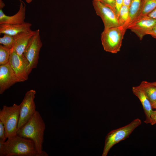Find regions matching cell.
<instances>
[{
  "label": "cell",
  "instance_id": "32",
  "mask_svg": "<svg viewBox=\"0 0 156 156\" xmlns=\"http://www.w3.org/2000/svg\"><path fill=\"white\" fill-rule=\"evenodd\" d=\"M25 1L28 3H30L31 2L32 0H25Z\"/></svg>",
  "mask_w": 156,
  "mask_h": 156
},
{
  "label": "cell",
  "instance_id": "11",
  "mask_svg": "<svg viewBox=\"0 0 156 156\" xmlns=\"http://www.w3.org/2000/svg\"><path fill=\"white\" fill-rule=\"evenodd\" d=\"M19 82L9 63L0 66V94Z\"/></svg>",
  "mask_w": 156,
  "mask_h": 156
},
{
  "label": "cell",
  "instance_id": "14",
  "mask_svg": "<svg viewBox=\"0 0 156 156\" xmlns=\"http://www.w3.org/2000/svg\"><path fill=\"white\" fill-rule=\"evenodd\" d=\"M35 31L24 32L15 36V38L12 49L22 57L30 39L35 34Z\"/></svg>",
  "mask_w": 156,
  "mask_h": 156
},
{
  "label": "cell",
  "instance_id": "17",
  "mask_svg": "<svg viewBox=\"0 0 156 156\" xmlns=\"http://www.w3.org/2000/svg\"><path fill=\"white\" fill-rule=\"evenodd\" d=\"M156 8V0H142L140 11L135 20L147 16Z\"/></svg>",
  "mask_w": 156,
  "mask_h": 156
},
{
  "label": "cell",
  "instance_id": "1",
  "mask_svg": "<svg viewBox=\"0 0 156 156\" xmlns=\"http://www.w3.org/2000/svg\"><path fill=\"white\" fill-rule=\"evenodd\" d=\"M45 123L39 112L36 111L29 120L18 129L16 135L30 139L34 142L37 152L42 156H48V154L43 151Z\"/></svg>",
  "mask_w": 156,
  "mask_h": 156
},
{
  "label": "cell",
  "instance_id": "15",
  "mask_svg": "<svg viewBox=\"0 0 156 156\" xmlns=\"http://www.w3.org/2000/svg\"><path fill=\"white\" fill-rule=\"evenodd\" d=\"M31 23L25 22L21 24H0V34L15 36L22 32L31 31Z\"/></svg>",
  "mask_w": 156,
  "mask_h": 156
},
{
  "label": "cell",
  "instance_id": "23",
  "mask_svg": "<svg viewBox=\"0 0 156 156\" xmlns=\"http://www.w3.org/2000/svg\"><path fill=\"white\" fill-rule=\"evenodd\" d=\"M111 8L116 13L115 0H99Z\"/></svg>",
  "mask_w": 156,
  "mask_h": 156
},
{
  "label": "cell",
  "instance_id": "10",
  "mask_svg": "<svg viewBox=\"0 0 156 156\" xmlns=\"http://www.w3.org/2000/svg\"><path fill=\"white\" fill-rule=\"evenodd\" d=\"M156 25V20L148 16L136 19L130 24L127 29L134 33L140 40Z\"/></svg>",
  "mask_w": 156,
  "mask_h": 156
},
{
  "label": "cell",
  "instance_id": "8",
  "mask_svg": "<svg viewBox=\"0 0 156 156\" xmlns=\"http://www.w3.org/2000/svg\"><path fill=\"white\" fill-rule=\"evenodd\" d=\"M92 4L97 15L103 21L104 29L119 26L118 16L111 8L99 0H93Z\"/></svg>",
  "mask_w": 156,
  "mask_h": 156
},
{
  "label": "cell",
  "instance_id": "6",
  "mask_svg": "<svg viewBox=\"0 0 156 156\" xmlns=\"http://www.w3.org/2000/svg\"><path fill=\"white\" fill-rule=\"evenodd\" d=\"M42 45L40 34V30L38 29L35 31V34L30 39L23 54L29 63V75L33 69L37 67L39 53Z\"/></svg>",
  "mask_w": 156,
  "mask_h": 156
},
{
  "label": "cell",
  "instance_id": "13",
  "mask_svg": "<svg viewBox=\"0 0 156 156\" xmlns=\"http://www.w3.org/2000/svg\"><path fill=\"white\" fill-rule=\"evenodd\" d=\"M20 4L18 11L15 14L11 16L5 15L2 9H0V24H17L25 22L26 4L21 0H19Z\"/></svg>",
  "mask_w": 156,
  "mask_h": 156
},
{
  "label": "cell",
  "instance_id": "4",
  "mask_svg": "<svg viewBox=\"0 0 156 156\" xmlns=\"http://www.w3.org/2000/svg\"><path fill=\"white\" fill-rule=\"evenodd\" d=\"M141 123V120L137 118L124 126L110 131L106 136L102 156H106L110 150L114 145L128 138Z\"/></svg>",
  "mask_w": 156,
  "mask_h": 156
},
{
  "label": "cell",
  "instance_id": "2",
  "mask_svg": "<svg viewBox=\"0 0 156 156\" xmlns=\"http://www.w3.org/2000/svg\"><path fill=\"white\" fill-rule=\"evenodd\" d=\"M0 156H42L31 140L16 135L5 142L0 141Z\"/></svg>",
  "mask_w": 156,
  "mask_h": 156
},
{
  "label": "cell",
  "instance_id": "7",
  "mask_svg": "<svg viewBox=\"0 0 156 156\" xmlns=\"http://www.w3.org/2000/svg\"><path fill=\"white\" fill-rule=\"evenodd\" d=\"M36 93V91L34 90L27 91L20 105V114L17 130L25 124L36 111L34 101Z\"/></svg>",
  "mask_w": 156,
  "mask_h": 156
},
{
  "label": "cell",
  "instance_id": "19",
  "mask_svg": "<svg viewBox=\"0 0 156 156\" xmlns=\"http://www.w3.org/2000/svg\"><path fill=\"white\" fill-rule=\"evenodd\" d=\"M129 15V7L122 5L121 7L118 17L119 26H123L127 21Z\"/></svg>",
  "mask_w": 156,
  "mask_h": 156
},
{
  "label": "cell",
  "instance_id": "12",
  "mask_svg": "<svg viewBox=\"0 0 156 156\" xmlns=\"http://www.w3.org/2000/svg\"><path fill=\"white\" fill-rule=\"evenodd\" d=\"M132 91L133 94L139 99L142 105L145 115L144 122L151 124V115L153 111L151 101L140 85L133 87Z\"/></svg>",
  "mask_w": 156,
  "mask_h": 156
},
{
  "label": "cell",
  "instance_id": "26",
  "mask_svg": "<svg viewBox=\"0 0 156 156\" xmlns=\"http://www.w3.org/2000/svg\"><path fill=\"white\" fill-rule=\"evenodd\" d=\"M147 35H151L153 37L156 39V25L147 34Z\"/></svg>",
  "mask_w": 156,
  "mask_h": 156
},
{
  "label": "cell",
  "instance_id": "9",
  "mask_svg": "<svg viewBox=\"0 0 156 156\" xmlns=\"http://www.w3.org/2000/svg\"><path fill=\"white\" fill-rule=\"evenodd\" d=\"M9 64L19 82L27 80L28 78L29 63L23 55H19L13 49H11Z\"/></svg>",
  "mask_w": 156,
  "mask_h": 156
},
{
  "label": "cell",
  "instance_id": "16",
  "mask_svg": "<svg viewBox=\"0 0 156 156\" xmlns=\"http://www.w3.org/2000/svg\"><path fill=\"white\" fill-rule=\"evenodd\" d=\"M142 0H131L129 7V15L128 19L122 26L126 31L128 26L134 21L140 11Z\"/></svg>",
  "mask_w": 156,
  "mask_h": 156
},
{
  "label": "cell",
  "instance_id": "25",
  "mask_svg": "<svg viewBox=\"0 0 156 156\" xmlns=\"http://www.w3.org/2000/svg\"><path fill=\"white\" fill-rule=\"evenodd\" d=\"M151 123L152 125L156 124V109L153 110L151 117Z\"/></svg>",
  "mask_w": 156,
  "mask_h": 156
},
{
  "label": "cell",
  "instance_id": "28",
  "mask_svg": "<svg viewBox=\"0 0 156 156\" xmlns=\"http://www.w3.org/2000/svg\"><path fill=\"white\" fill-rule=\"evenodd\" d=\"M131 0H123V5H125L129 7Z\"/></svg>",
  "mask_w": 156,
  "mask_h": 156
},
{
  "label": "cell",
  "instance_id": "24",
  "mask_svg": "<svg viewBox=\"0 0 156 156\" xmlns=\"http://www.w3.org/2000/svg\"><path fill=\"white\" fill-rule=\"evenodd\" d=\"M123 0H115L116 12L118 17L120 9L123 5Z\"/></svg>",
  "mask_w": 156,
  "mask_h": 156
},
{
  "label": "cell",
  "instance_id": "18",
  "mask_svg": "<svg viewBox=\"0 0 156 156\" xmlns=\"http://www.w3.org/2000/svg\"><path fill=\"white\" fill-rule=\"evenodd\" d=\"M140 85L151 103L156 100V86L152 85L150 82L145 81H142Z\"/></svg>",
  "mask_w": 156,
  "mask_h": 156
},
{
  "label": "cell",
  "instance_id": "30",
  "mask_svg": "<svg viewBox=\"0 0 156 156\" xmlns=\"http://www.w3.org/2000/svg\"><path fill=\"white\" fill-rule=\"evenodd\" d=\"M153 109H156V100L151 103Z\"/></svg>",
  "mask_w": 156,
  "mask_h": 156
},
{
  "label": "cell",
  "instance_id": "21",
  "mask_svg": "<svg viewBox=\"0 0 156 156\" xmlns=\"http://www.w3.org/2000/svg\"><path fill=\"white\" fill-rule=\"evenodd\" d=\"M15 36L4 34L3 37L0 38V44L12 49L14 45Z\"/></svg>",
  "mask_w": 156,
  "mask_h": 156
},
{
  "label": "cell",
  "instance_id": "29",
  "mask_svg": "<svg viewBox=\"0 0 156 156\" xmlns=\"http://www.w3.org/2000/svg\"><path fill=\"white\" fill-rule=\"evenodd\" d=\"M5 6V4L2 0H0V9H2Z\"/></svg>",
  "mask_w": 156,
  "mask_h": 156
},
{
  "label": "cell",
  "instance_id": "3",
  "mask_svg": "<svg viewBox=\"0 0 156 156\" xmlns=\"http://www.w3.org/2000/svg\"><path fill=\"white\" fill-rule=\"evenodd\" d=\"M126 31L122 26L104 29L101 34V40L104 50L116 53L120 50Z\"/></svg>",
  "mask_w": 156,
  "mask_h": 156
},
{
  "label": "cell",
  "instance_id": "27",
  "mask_svg": "<svg viewBox=\"0 0 156 156\" xmlns=\"http://www.w3.org/2000/svg\"><path fill=\"white\" fill-rule=\"evenodd\" d=\"M147 16L156 20V8Z\"/></svg>",
  "mask_w": 156,
  "mask_h": 156
},
{
  "label": "cell",
  "instance_id": "20",
  "mask_svg": "<svg viewBox=\"0 0 156 156\" xmlns=\"http://www.w3.org/2000/svg\"><path fill=\"white\" fill-rule=\"evenodd\" d=\"M11 49L2 45H0V65L9 63Z\"/></svg>",
  "mask_w": 156,
  "mask_h": 156
},
{
  "label": "cell",
  "instance_id": "31",
  "mask_svg": "<svg viewBox=\"0 0 156 156\" xmlns=\"http://www.w3.org/2000/svg\"><path fill=\"white\" fill-rule=\"evenodd\" d=\"M150 83L152 85L156 86V81Z\"/></svg>",
  "mask_w": 156,
  "mask_h": 156
},
{
  "label": "cell",
  "instance_id": "22",
  "mask_svg": "<svg viewBox=\"0 0 156 156\" xmlns=\"http://www.w3.org/2000/svg\"><path fill=\"white\" fill-rule=\"evenodd\" d=\"M7 138L4 125L0 121V141L4 142Z\"/></svg>",
  "mask_w": 156,
  "mask_h": 156
},
{
  "label": "cell",
  "instance_id": "5",
  "mask_svg": "<svg viewBox=\"0 0 156 156\" xmlns=\"http://www.w3.org/2000/svg\"><path fill=\"white\" fill-rule=\"evenodd\" d=\"M20 105L3 106L0 111V121L3 124L8 139L16 135L19 118Z\"/></svg>",
  "mask_w": 156,
  "mask_h": 156
}]
</instances>
